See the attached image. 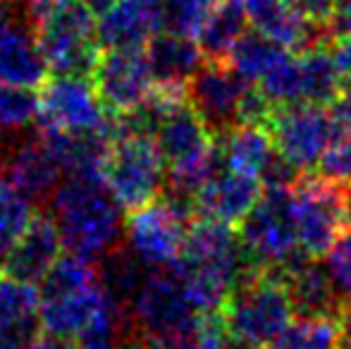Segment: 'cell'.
<instances>
[{
  "instance_id": "cell-31",
  "label": "cell",
  "mask_w": 351,
  "mask_h": 349,
  "mask_svg": "<svg viewBox=\"0 0 351 349\" xmlns=\"http://www.w3.org/2000/svg\"><path fill=\"white\" fill-rule=\"evenodd\" d=\"M342 328L339 318L294 316L270 349H339Z\"/></svg>"
},
{
  "instance_id": "cell-13",
  "label": "cell",
  "mask_w": 351,
  "mask_h": 349,
  "mask_svg": "<svg viewBox=\"0 0 351 349\" xmlns=\"http://www.w3.org/2000/svg\"><path fill=\"white\" fill-rule=\"evenodd\" d=\"M91 80L108 115H125L136 110L156 91L143 48L103 51Z\"/></svg>"
},
{
  "instance_id": "cell-19",
  "label": "cell",
  "mask_w": 351,
  "mask_h": 349,
  "mask_svg": "<svg viewBox=\"0 0 351 349\" xmlns=\"http://www.w3.org/2000/svg\"><path fill=\"white\" fill-rule=\"evenodd\" d=\"M241 5L249 29L273 38L291 53L325 43L330 34L325 24L301 14L289 0H241Z\"/></svg>"
},
{
  "instance_id": "cell-25",
  "label": "cell",
  "mask_w": 351,
  "mask_h": 349,
  "mask_svg": "<svg viewBox=\"0 0 351 349\" xmlns=\"http://www.w3.org/2000/svg\"><path fill=\"white\" fill-rule=\"evenodd\" d=\"M41 294L36 285L14 278H0V335L27 345L36 333H41Z\"/></svg>"
},
{
  "instance_id": "cell-32",
  "label": "cell",
  "mask_w": 351,
  "mask_h": 349,
  "mask_svg": "<svg viewBox=\"0 0 351 349\" xmlns=\"http://www.w3.org/2000/svg\"><path fill=\"white\" fill-rule=\"evenodd\" d=\"M330 108L337 117V134L315 170L325 177L351 184V98L342 96Z\"/></svg>"
},
{
  "instance_id": "cell-41",
  "label": "cell",
  "mask_w": 351,
  "mask_h": 349,
  "mask_svg": "<svg viewBox=\"0 0 351 349\" xmlns=\"http://www.w3.org/2000/svg\"><path fill=\"white\" fill-rule=\"evenodd\" d=\"M5 191H10V184H8V173H5V160H3V156H0V196H3Z\"/></svg>"
},
{
  "instance_id": "cell-30",
  "label": "cell",
  "mask_w": 351,
  "mask_h": 349,
  "mask_svg": "<svg viewBox=\"0 0 351 349\" xmlns=\"http://www.w3.org/2000/svg\"><path fill=\"white\" fill-rule=\"evenodd\" d=\"M38 115H41V96L36 88L0 82V136H8V144L36 127Z\"/></svg>"
},
{
  "instance_id": "cell-29",
  "label": "cell",
  "mask_w": 351,
  "mask_h": 349,
  "mask_svg": "<svg viewBox=\"0 0 351 349\" xmlns=\"http://www.w3.org/2000/svg\"><path fill=\"white\" fill-rule=\"evenodd\" d=\"M130 349H230L220 316H204L199 326L165 335H141L130 330Z\"/></svg>"
},
{
  "instance_id": "cell-18",
  "label": "cell",
  "mask_w": 351,
  "mask_h": 349,
  "mask_svg": "<svg viewBox=\"0 0 351 349\" xmlns=\"http://www.w3.org/2000/svg\"><path fill=\"white\" fill-rule=\"evenodd\" d=\"M62 252L65 249H62L60 232H58V225L53 220L51 210L38 208L24 228V232L19 234V239L14 242V247L10 249V254L5 256L3 270L8 278L22 280V282L38 287V282L58 263Z\"/></svg>"
},
{
  "instance_id": "cell-43",
  "label": "cell",
  "mask_w": 351,
  "mask_h": 349,
  "mask_svg": "<svg viewBox=\"0 0 351 349\" xmlns=\"http://www.w3.org/2000/svg\"><path fill=\"white\" fill-rule=\"evenodd\" d=\"M230 349H265V347H237V345H230Z\"/></svg>"
},
{
  "instance_id": "cell-28",
  "label": "cell",
  "mask_w": 351,
  "mask_h": 349,
  "mask_svg": "<svg viewBox=\"0 0 351 349\" xmlns=\"http://www.w3.org/2000/svg\"><path fill=\"white\" fill-rule=\"evenodd\" d=\"M289 53L291 51H287L278 41H273V38L249 29V32L234 43L232 53L227 56V62H230V67L241 80L258 86L261 82H263V77L268 75L273 67H278Z\"/></svg>"
},
{
  "instance_id": "cell-10",
  "label": "cell",
  "mask_w": 351,
  "mask_h": 349,
  "mask_svg": "<svg viewBox=\"0 0 351 349\" xmlns=\"http://www.w3.org/2000/svg\"><path fill=\"white\" fill-rule=\"evenodd\" d=\"M125 316L132 333L165 335V333H180L199 326L206 313L199 311L175 270L167 268L148 270Z\"/></svg>"
},
{
  "instance_id": "cell-1",
  "label": "cell",
  "mask_w": 351,
  "mask_h": 349,
  "mask_svg": "<svg viewBox=\"0 0 351 349\" xmlns=\"http://www.w3.org/2000/svg\"><path fill=\"white\" fill-rule=\"evenodd\" d=\"M48 206L65 254L98 261L125 239L127 210L117 204L103 175H65Z\"/></svg>"
},
{
  "instance_id": "cell-5",
  "label": "cell",
  "mask_w": 351,
  "mask_h": 349,
  "mask_svg": "<svg viewBox=\"0 0 351 349\" xmlns=\"http://www.w3.org/2000/svg\"><path fill=\"white\" fill-rule=\"evenodd\" d=\"M217 316L230 345L268 349L278 342L296 313L282 275L251 268L232 289Z\"/></svg>"
},
{
  "instance_id": "cell-12",
  "label": "cell",
  "mask_w": 351,
  "mask_h": 349,
  "mask_svg": "<svg viewBox=\"0 0 351 349\" xmlns=\"http://www.w3.org/2000/svg\"><path fill=\"white\" fill-rule=\"evenodd\" d=\"M41 130L88 132L110 125V115L103 108L91 77L53 75L43 82L41 91Z\"/></svg>"
},
{
  "instance_id": "cell-14",
  "label": "cell",
  "mask_w": 351,
  "mask_h": 349,
  "mask_svg": "<svg viewBox=\"0 0 351 349\" xmlns=\"http://www.w3.org/2000/svg\"><path fill=\"white\" fill-rule=\"evenodd\" d=\"M251 84L241 80L227 60H204L186 84V101L213 134L239 125L241 103Z\"/></svg>"
},
{
  "instance_id": "cell-15",
  "label": "cell",
  "mask_w": 351,
  "mask_h": 349,
  "mask_svg": "<svg viewBox=\"0 0 351 349\" xmlns=\"http://www.w3.org/2000/svg\"><path fill=\"white\" fill-rule=\"evenodd\" d=\"M51 75L34 29L24 14V0L0 3V82L17 86H43Z\"/></svg>"
},
{
  "instance_id": "cell-20",
  "label": "cell",
  "mask_w": 351,
  "mask_h": 349,
  "mask_svg": "<svg viewBox=\"0 0 351 349\" xmlns=\"http://www.w3.org/2000/svg\"><path fill=\"white\" fill-rule=\"evenodd\" d=\"M280 275L296 316L339 318L347 309V302L337 292L328 268L320 263V258H301V261L291 263L289 268L280 270Z\"/></svg>"
},
{
  "instance_id": "cell-27",
  "label": "cell",
  "mask_w": 351,
  "mask_h": 349,
  "mask_svg": "<svg viewBox=\"0 0 351 349\" xmlns=\"http://www.w3.org/2000/svg\"><path fill=\"white\" fill-rule=\"evenodd\" d=\"M146 275L148 268L132 254L125 242L98 258V278H101L103 289L122 311H127Z\"/></svg>"
},
{
  "instance_id": "cell-16",
  "label": "cell",
  "mask_w": 351,
  "mask_h": 349,
  "mask_svg": "<svg viewBox=\"0 0 351 349\" xmlns=\"http://www.w3.org/2000/svg\"><path fill=\"white\" fill-rule=\"evenodd\" d=\"M0 156L5 160L10 189L24 196L36 208H46L65 173L56 156L43 144L38 132L34 136H22L12 144H5V151H0Z\"/></svg>"
},
{
  "instance_id": "cell-38",
  "label": "cell",
  "mask_w": 351,
  "mask_h": 349,
  "mask_svg": "<svg viewBox=\"0 0 351 349\" xmlns=\"http://www.w3.org/2000/svg\"><path fill=\"white\" fill-rule=\"evenodd\" d=\"M22 349H74V347H72V340H65V337H58V335H53V333L41 330Z\"/></svg>"
},
{
  "instance_id": "cell-2",
  "label": "cell",
  "mask_w": 351,
  "mask_h": 349,
  "mask_svg": "<svg viewBox=\"0 0 351 349\" xmlns=\"http://www.w3.org/2000/svg\"><path fill=\"white\" fill-rule=\"evenodd\" d=\"M177 278L206 316H217L232 289L251 270L239 232L225 223L196 218L186 230L177 263Z\"/></svg>"
},
{
  "instance_id": "cell-26",
  "label": "cell",
  "mask_w": 351,
  "mask_h": 349,
  "mask_svg": "<svg viewBox=\"0 0 351 349\" xmlns=\"http://www.w3.org/2000/svg\"><path fill=\"white\" fill-rule=\"evenodd\" d=\"M246 32H249V19L241 0H217L201 32L196 34V41L206 60H227L234 43Z\"/></svg>"
},
{
  "instance_id": "cell-11",
  "label": "cell",
  "mask_w": 351,
  "mask_h": 349,
  "mask_svg": "<svg viewBox=\"0 0 351 349\" xmlns=\"http://www.w3.org/2000/svg\"><path fill=\"white\" fill-rule=\"evenodd\" d=\"M268 130L278 154L301 173L315 170L337 134V117L330 106L273 108Z\"/></svg>"
},
{
  "instance_id": "cell-21",
  "label": "cell",
  "mask_w": 351,
  "mask_h": 349,
  "mask_svg": "<svg viewBox=\"0 0 351 349\" xmlns=\"http://www.w3.org/2000/svg\"><path fill=\"white\" fill-rule=\"evenodd\" d=\"M98 43L108 48H146V43L162 32L158 0H117L98 14Z\"/></svg>"
},
{
  "instance_id": "cell-33",
  "label": "cell",
  "mask_w": 351,
  "mask_h": 349,
  "mask_svg": "<svg viewBox=\"0 0 351 349\" xmlns=\"http://www.w3.org/2000/svg\"><path fill=\"white\" fill-rule=\"evenodd\" d=\"M217 0H158L162 32L196 38Z\"/></svg>"
},
{
  "instance_id": "cell-4",
  "label": "cell",
  "mask_w": 351,
  "mask_h": 349,
  "mask_svg": "<svg viewBox=\"0 0 351 349\" xmlns=\"http://www.w3.org/2000/svg\"><path fill=\"white\" fill-rule=\"evenodd\" d=\"M24 14L51 75L93 77L103 48L98 17L84 0H24Z\"/></svg>"
},
{
  "instance_id": "cell-39",
  "label": "cell",
  "mask_w": 351,
  "mask_h": 349,
  "mask_svg": "<svg viewBox=\"0 0 351 349\" xmlns=\"http://www.w3.org/2000/svg\"><path fill=\"white\" fill-rule=\"evenodd\" d=\"M335 53H337V60L344 72V96L351 98V36L339 38L337 46H335Z\"/></svg>"
},
{
  "instance_id": "cell-9",
  "label": "cell",
  "mask_w": 351,
  "mask_h": 349,
  "mask_svg": "<svg viewBox=\"0 0 351 349\" xmlns=\"http://www.w3.org/2000/svg\"><path fill=\"white\" fill-rule=\"evenodd\" d=\"M165 173L160 149L148 134L115 136L103 165V180L127 213L143 208L162 194Z\"/></svg>"
},
{
  "instance_id": "cell-22",
  "label": "cell",
  "mask_w": 351,
  "mask_h": 349,
  "mask_svg": "<svg viewBox=\"0 0 351 349\" xmlns=\"http://www.w3.org/2000/svg\"><path fill=\"white\" fill-rule=\"evenodd\" d=\"M296 106H332L344 96V72L335 48L318 43L294 53Z\"/></svg>"
},
{
  "instance_id": "cell-7",
  "label": "cell",
  "mask_w": 351,
  "mask_h": 349,
  "mask_svg": "<svg viewBox=\"0 0 351 349\" xmlns=\"http://www.w3.org/2000/svg\"><path fill=\"white\" fill-rule=\"evenodd\" d=\"M239 239L251 268L285 270L304 256L299 247L291 186L263 189L261 199L239 223Z\"/></svg>"
},
{
  "instance_id": "cell-34",
  "label": "cell",
  "mask_w": 351,
  "mask_h": 349,
  "mask_svg": "<svg viewBox=\"0 0 351 349\" xmlns=\"http://www.w3.org/2000/svg\"><path fill=\"white\" fill-rule=\"evenodd\" d=\"M34 213H36L34 204H29L17 191L10 189L0 196V265L19 239V234L24 232Z\"/></svg>"
},
{
  "instance_id": "cell-40",
  "label": "cell",
  "mask_w": 351,
  "mask_h": 349,
  "mask_svg": "<svg viewBox=\"0 0 351 349\" xmlns=\"http://www.w3.org/2000/svg\"><path fill=\"white\" fill-rule=\"evenodd\" d=\"M84 3H86L88 8L93 10V14H96V17H98V14L106 12V10L110 8V5H115L117 0H84Z\"/></svg>"
},
{
  "instance_id": "cell-36",
  "label": "cell",
  "mask_w": 351,
  "mask_h": 349,
  "mask_svg": "<svg viewBox=\"0 0 351 349\" xmlns=\"http://www.w3.org/2000/svg\"><path fill=\"white\" fill-rule=\"evenodd\" d=\"M328 32L335 41L351 36V0H335V8L328 19Z\"/></svg>"
},
{
  "instance_id": "cell-17",
  "label": "cell",
  "mask_w": 351,
  "mask_h": 349,
  "mask_svg": "<svg viewBox=\"0 0 351 349\" xmlns=\"http://www.w3.org/2000/svg\"><path fill=\"white\" fill-rule=\"evenodd\" d=\"M263 194L261 177L241 173L217 160V168L196 194V218H208L237 228Z\"/></svg>"
},
{
  "instance_id": "cell-24",
  "label": "cell",
  "mask_w": 351,
  "mask_h": 349,
  "mask_svg": "<svg viewBox=\"0 0 351 349\" xmlns=\"http://www.w3.org/2000/svg\"><path fill=\"white\" fill-rule=\"evenodd\" d=\"M217 160L241 173L261 177L278 149L265 125H234L222 134H215Z\"/></svg>"
},
{
  "instance_id": "cell-8",
  "label": "cell",
  "mask_w": 351,
  "mask_h": 349,
  "mask_svg": "<svg viewBox=\"0 0 351 349\" xmlns=\"http://www.w3.org/2000/svg\"><path fill=\"white\" fill-rule=\"evenodd\" d=\"M194 220V204L160 194L148 206L127 213L122 242L148 270H167L180 258L186 230Z\"/></svg>"
},
{
  "instance_id": "cell-6",
  "label": "cell",
  "mask_w": 351,
  "mask_h": 349,
  "mask_svg": "<svg viewBox=\"0 0 351 349\" xmlns=\"http://www.w3.org/2000/svg\"><path fill=\"white\" fill-rule=\"evenodd\" d=\"M291 199L301 252L325 258L351 223V184L308 170L291 184Z\"/></svg>"
},
{
  "instance_id": "cell-44",
  "label": "cell",
  "mask_w": 351,
  "mask_h": 349,
  "mask_svg": "<svg viewBox=\"0 0 351 349\" xmlns=\"http://www.w3.org/2000/svg\"><path fill=\"white\" fill-rule=\"evenodd\" d=\"M0 3H3V0H0Z\"/></svg>"
},
{
  "instance_id": "cell-37",
  "label": "cell",
  "mask_w": 351,
  "mask_h": 349,
  "mask_svg": "<svg viewBox=\"0 0 351 349\" xmlns=\"http://www.w3.org/2000/svg\"><path fill=\"white\" fill-rule=\"evenodd\" d=\"M301 14H306L308 19L313 22H320L328 27V19H330V12L335 8V0H289Z\"/></svg>"
},
{
  "instance_id": "cell-23",
  "label": "cell",
  "mask_w": 351,
  "mask_h": 349,
  "mask_svg": "<svg viewBox=\"0 0 351 349\" xmlns=\"http://www.w3.org/2000/svg\"><path fill=\"white\" fill-rule=\"evenodd\" d=\"M151 67L156 88L162 91H186L194 72L206 60L199 41L172 32H158L143 48Z\"/></svg>"
},
{
  "instance_id": "cell-35",
  "label": "cell",
  "mask_w": 351,
  "mask_h": 349,
  "mask_svg": "<svg viewBox=\"0 0 351 349\" xmlns=\"http://www.w3.org/2000/svg\"><path fill=\"white\" fill-rule=\"evenodd\" d=\"M325 268H328L337 292L349 304L351 302V223L339 234L337 242L332 244V249L325 254Z\"/></svg>"
},
{
  "instance_id": "cell-42",
  "label": "cell",
  "mask_w": 351,
  "mask_h": 349,
  "mask_svg": "<svg viewBox=\"0 0 351 349\" xmlns=\"http://www.w3.org/2000/svg\"><path fill=\"white\" fill-rule=\"evenodd\" d=\"M0 349H22V345L17 340H12V337L0 335Z\"/></svg>"
},
{
  "instance_id": "cell-3",
  "label": "cell",
  "mask_w": 351,
  "mask_h": 349,
  "mask_svg": "<svg viewBox=\"0 0 351 349\" xmlns=\"http://www.w3.org/2000/svg\"><path fill=\"white\" fill-rule=\"evenodd\" d=\"M41 330L74 340L96 323L125 313L106 294L98 278V261L62 254L38 282Z\"/></svg>"
}]
</instances>
